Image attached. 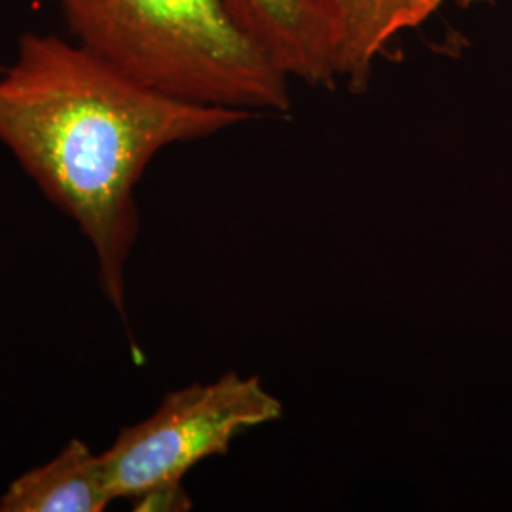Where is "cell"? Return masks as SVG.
Returning <instances> with one entry per match:
<instances>
[{
    "label": "cell",
    "instance_id": "1",
    "mask_svg": "<svg viewBox=\"0 0 512 512\" xmlns=\"http://www.w3.org/2000/svg\"><path fill=\"white\" fill-rule=\"evenodd\" d=\"M253 116L152 92L55 35L25 33L0 74V145L88 239L101 293L122 319L141 226L135 188L148 165Z\"/></svg>",
    "mask_w": 512,
    "mask_h": 512
},
{
    "label": "cell",
    "instance_id": "2",
    "mask_svg": "<svg viewBox=\"0 0 512 512\" xmlns=\"http://www.w3.org/2000/svg\"><path fill=\"white\" fill-rule=\"evenodd\" d=\"M80 46L165 97L289 112L291 78L226 0H55Z\"/></svg>",
    "mask_w": 512,
    "mask_h": 512
},
{
    "label": "cell",
    "instance_id": "3",
    "mask_svg": "<svg viewBox=\"0 0 512 512\" xmlns=\"http://www.w3.org/2000/svg\"><path fill=\"white\" fill-rule=\"evenodd\" d=\"M283 404L258 376L226 372L165 395L143 421L124 427L101 454L110 494L135 511H188L186 475L226 456L243 433L281 420Z\"/></svg>",
    "mask_w": 512,
    "mask_h": 512
},
{
    "label": "cell",
    "instance_id": "4",
    "mask_svg": "<svg viewBox=\"0 0 512 512\" xmlns=\"http://www.w3.org/2000/svg\"><path fill=\"white\" fill-rule=\"evenodd\" d=\"M327 29L338 82L361 92L385 48L427 23L448 0H311Z\"/></svg>",
    "mask_w": 512,
    "mask_h": 512
},
{
    "label": "cell",
    "instance_id": "5",
    "mask_svg": "<svg viewBox=\"0 0 512 512\" xmlns=\"http://www.w3.org/2000/svg\"><path fill=\"white\" fill-rule=\"evenodd\" d=\"M226 4L289 78L325 88L338 84L329 35L311 0H226Z\"/></svg>",
    "mask_w": 512,
    "mask_h": 512
},
{
    "label": "cell",
    "instance_id": "6",
    "mask_svg": "<svg viewBox=\"0 0 512 512\" xmlns=\"http://www.w3.org/2000/svg\"><path fill=\"white\" fill-rule=\"evenodd\" d=\"M114 503L101 454L73 439L0 495V512H103Z\"/></svg>",
    "mask_w": 512,
    "mask_h": 512
},
{
    "label": "cell",
    "instance_id": "7",
    "mask_svg": "<svg viewBox=\"0 0 512 512\" xmlns=\"http://www.w3.org/2000/svg\"><path fill=\"white\" fill-rule=\"evenodd\" d=\"M459 4H463V6H471V4H478V2H484V0H456Z\"/></svg>",
    "mask_w": 512,
    "mask_h": 512
},
{
    "label": "cell",
    "instance_id": "8",
    "mask_svg": "<svg viewBox=\"0 0 512 512\" xmlns=\"http://www.w3.org/2000/svg\"><path fill=\"white\" fill-rule=\"evenodd\" d=\"M2 71H4V69H0V74H2Z\"/></svg>",
    "mask_w": 512,
    "mask_h": 512
}]
</instances>
